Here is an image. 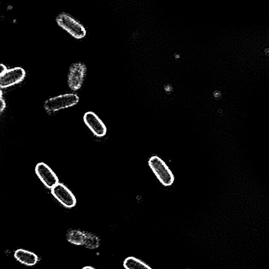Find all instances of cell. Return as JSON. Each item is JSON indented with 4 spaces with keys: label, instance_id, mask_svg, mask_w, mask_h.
I'll return each mask as SVG.
<instances>
[{
    "label": "cell",
    "instance_id": "obj_1",
    "mask_svg": "<svg viewBox=\"0 0 269 269\" xmlns=\"http://www.w3.org/2000/svg\"><path fill=\"white\" fill-rule=\"evenodd\" d=\"M58 25L74 38L80 40L87 35V29L70 14L62 12L56 18Z\"/></svg>",
    "mask_w": 269,
    "mask_h": 269
},
{
    "label": "cell",
    "instance_id": "obj_2",
    "mask_svg": "<svg viewBox=\"0 0 269 269\" xmlns=\"http://www.w3.org/2000/svg\"><path fill=\"white\" fill-rule=\"evenodd\" d=\"M79 97L75 93H66L49 98L45 100L44 109L48 114H52L59 111L68 109L77 105Z\"/></svg>",
    "mask_w": 269,
    "mask_h": 269
},
{
    "label": "cell",
    "instance_id": "obj_3",
    "mask_svg": "<svg viewBox=\"0 0 269 269\" xmlns=\"http://www.w3.org/2000/svg\"><path fill=\"white\" fill-rule=\"evenodd\" d=\"M148 164L151 171L164 186H172L175 181L174 175L161 158L156 155L151 156L148 162Z\"/></svg>",
    "mask_w": 269,
    "mask_h": 269
},
{
    "label": "cell",
    "instance_id": "obj_4",
    "mask_svg": "<svg viewBox=\"0 0 269 269\" xmlns=\"http://www.w3.org/2000/svg\"><path fill=\"white\" fill-rule=\"evenodd\" d=\"M87 67L85 63L76 62L72 63L67 74V85L71 90L76 92L80 90L85 81Z\"/></svg>",
    "mask_w": 269,
    "mask_h": 269
},
{
    "label": "cell",
    "instance_id": "obj_5",
    "mask_svg": "<svg viewBox=\"0 0 269 269\" xmlns=\"http://www.w3.org/2000/svg\"><path fill=\"white\" fill-rule=\"evenodd\" d=\"M50 191L53 197L65 208H72L76 206L74 195L64 184L59 182Z\"/></svg>",
    "mask_w": 269,
    "mask_h": 269
},
{
    "label": "cell",
    "instance_id": "obj_6",
    "mask_svg": "<svg viewBox=\"0 0 269 269\" xmlns=\"http://www.w3.org/2000/svg\"><path fill=\"white\" fill-rule=\"evenodd\" d=\"M26 72L21 67H15L0 75V88L6 89L22 82L25 78Z\"/></svg>",
    "mask_w": 269,
    "mask_h": 269
},
{
    "label": "cell",
    "instance_id": "obj_7",
    "mask_svg": "<svg viewBox=\"0 0 269 269\" xmlns=\"http://www.w3.org/2000/svg\"><path fill=\"white\" fill-rule=\"evenodd\" d=\"M35 172L44 186L51 190L59 183L56 174L47 165L44 163H38L35 168Z\"/></svg>",
    "mask_w": 269,
    "mask_h": 269
},
{
    "label": "cell",
    "instance_id": "obj_8",
    "mask_svg": "<svg viewBox=\"0 0 269 269\" xmlns=\"http://www.w3.org/2000/svg\"><path fill=\"white\" fill-rule=\"evenodd\" d=\"M84 123L88 127L98 138H102L106 136L107 128L103 122L93 112H88L83 117Z\"/></svg>",
    "mask_w": 269,
    "mask_h": 269
},
{
    "label": "cell",
    "instance_id": "obj_9",
    "mask_svg": "<svg viewBox=\"0 0 269 269\" xmlns=\"http://www.w3.org/2000/svg\"><path fill=\"white\" fill-rule=\"evenodd\" d=\"M14 257L21 263L30 266L35 265L39 261V257L35 253L23 249L16 250Z\"/></svg>",
    "mask_w": 269,
    "mask_h": 269
},
{
    "label": "cell",
    "instance_id": "obj_10",
    "mask_svg": "<svg viewBox=\"0 0 269 269\" xmlns=\"http://www.w3.org/2000/svg\"><path fill=\"white\" fill-rule=\"evenodd\" d=\"M85 232L79 229H70L66 233L67 241L75 246H83Z\"/></svg>",
    "mask_w": 269,
    "mask_h": 269
},
{
    "label": "cell",
    "instance_id": "obj_11",
    "mask_svg": "<svg viewBox=\"0 0 269 269\" xmlns=\"http://www.w3.org/2000/svg\"><path fill=\"white\" fill-rule=\"evenodd\" d=\"M100 239L96 234L85 232L83 246L89 249H96L100 246Z\"/></svg>",
    "mask_w": 269,
    "mask_h": 269
},
{
    "label": "cell",
    "instance_id": "obj_12",
    "mask_svg": "<svg viewBox=\"0 0 269 269\" xmlns=\"http://www.w3.org/2000/svg\"><path fill=\"white\" fill-rule=\"evenodd\" d=\"M124 266L126 269H153L141 260L132 257L125 260Z\"/></svg>",
    "mask_w": 269,
    "mask_h": 269
},
{
    "label": "cell",
    "instance_id": "obj_13",
    "mask_svg": "<svg viewBox=\"0 0 269 269\" xmlns=\"http://www.w3.org/2000/svg\"><path fill=\"white\" fill-rule=\"evenodd\" d=\"M7 107V103L4 97H0V112L3 113Z\"/></svg>",
    "mask_w": 269,
    "mask_h": 269
},
{
    "label": "cell",
    "instance_id": "obj_14",
    "mask_svg": "<svg viewBox=\"0 0 269 269\" xmlns=\"http://www.w3.org/2000/svg\"><path fill=\"white\" fill-rule=\"evenodd\" d=\"M8 70L7 67L4 64H0V75H3Z\"/></svg>",
    "mask_w": 269,
    "mask_h": 269
},
{
    "label": "cell",
    "instance_id": "obj_15",
    "mask_svg": "<svg viewBox=\"0 0 269 269\" xmlns=\"http://www.w3.org/2000/svg\"><path fill=\"white\" fill-rule=\"evenodd\" d=\"M165 90L166 92H170L172 90V87L170 85H168L165 87Z\"/></svg>",
    "mask_w": 269,
    "mask_h": 269
},
{
    "label": "cell",
    "instance_id": "obj_16",
    "mask_svg": "<svg viewBox=\"0 0 269 269\" xmlns=\"http://www.w3.org/2000/svg\"><path fill=\"white\" fill-rule=\"evenodd\" d=\"M82 269H96V268L91 266H86L83 267Z\"/></svg>",
    "mask_w": 269,
    "mask_h": 269
}]
</instances>
